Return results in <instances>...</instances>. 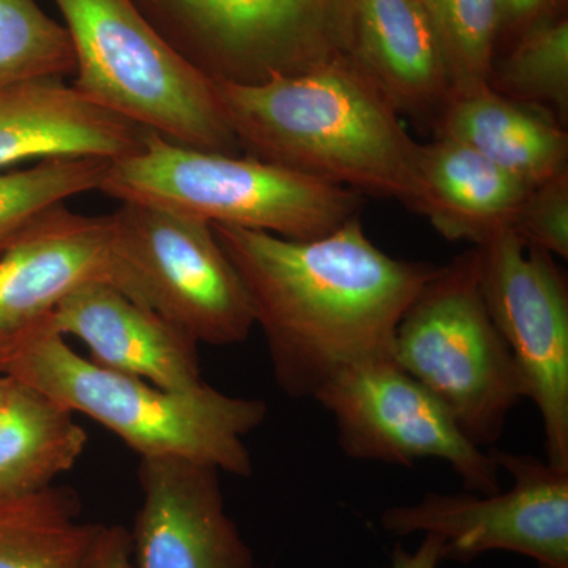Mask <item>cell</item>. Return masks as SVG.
Instances as JSON below:
<instances>
[{
  "label": "cell",
  "mask_w": 568,
  "mask_h": 568,
  "mask_svg": "<svg viewBox=\"0 0 568 568\" xmlns=\"http://www.w3.org/2000/svg\"><path fill=\"white\" fill-rule=\"evenodd\" d=\"M417 211L450 242L481 246L511 230L530 186L463 142L420 144Z\"/></svg>",
  "instance_id": "cell-17"
},
{
  "label": "cell",
  "mask_w": 568,
  "mask_h": 568,
  "mask_svg": "<svg viewBox=\"0 0 568 568\" xmlns=\"http://www.w3.org/2000/svg\"><path fill=\"white\" fill-rule=\"evenodd\" d=\"M511 231L530 248L568 257V171L530 190Z\"/></svg>",
  "instance_id": "cell-25"
},
{
  "label": "cell",
  "mask_w": 568,
  "mask_h": 568,
  "mask_svg": "<svg viewBox=\"0 0 568 568\" xmlns=\"http://www.w3.org/2000/svg\"><path fill=\"white\" fill-rule=\"evenodd\" d=\"M489 85L500 95L547 112L566 125L568 119V21L537 22L514 43Z\"/></svg>",
  "instance_id": "cell-21"
},
{
  "label": "cell",
  "mask_w": 568,
  "mask_h": 568,
  "mask_svg": "<svg viewBox=\"0 0 568 568\" xmlns=\"http://www.w3.org/2000/svg\"><path fill=\"white\" fill-rule=\"evenodd\" d=\"M69 407L3 376L0 384V503L52 487L84 454L88 435Z\"/></svg>",
  "instance_id": "cell-19"
},
{
  "label": "cell",
  "mask_w": 568,
  "mask_h": 568,
  "mask_svg": "<svg viewBox=\"0 0 568 568\" xmlns=\"http://www.w3.org/2000/svg\"><path fill=\"white\" fill-rule=\"evenodd\" d=\"M74 67L69 33L36 0H0V88L62 78Z\"/></svg>",
  "instance_id": "cell-23"
},
{
  "label": "cell",
  "mask_w": 568,
  "mask_h": 568,
  "mask_svg": "<svg viewBox=\"0 0 568 568\" xmlns=\"http://www.w3.org/2000/svg\"><path fill=\"white\" fill-rule=\"evenodd\" d=\"M110 283L194 342L239 345L254 312L212 224L140 203L111 213Z\"/></svg>",
  "instance_id": "cell-7"
},
{
  "label": "cell",
  "mask_w": 568,
  "mask_h": 568,
  "mask_svg": "<svg viewBox=\"0 0 568 568\" xmlns=\"http://www.w3.org/2000/svg\"><path fill=\"white\" fill-rule=\"evenodd\" d=\"M392 358L484 448L503 436L523 388L480 286V248L467 250L422 287L396 327Z\"/></svg>",
  "instance_id": "cell-6"
},
{
  "label": "cell",
  "mask_w": 568,
  "mask_h": 568,
  "mask_svg": "<svg viewBox=\"0 0 568 568\" xmlns=\"http://www.w3.org/2000/svg\"><path fill=\"white\" fill-rule=\"evenodd\" d=\"M50 323L63 338L73 336L84 343L91 361L112 372L166 390L204 384L192 336L134 304L111 283L82 284L63 298Z\"/></svg>",
  "instance_id": "cell-14"
},
{
  "label": "cell",
  "mask_w": 568,
  "mask_h": 568,
  "mask_svg": "<svg viewBox=\"0 0 568 568\" xmlns=\"http://www.w3.org/2000/svg\"><path fill=\"white\" fill-rule=\"evenodd\" d=\"M212 230L245 284L276 384L293 398H315L349 366L394 361L396 327L439 267L377 248L361 215L310 241Z\"/></svg>",
  "instance_id": "cell-1"
},
{
  "label": "cell",
  "mask_w": 568,
  "mask_h": 568,
  "mask_svg": "<svg viewBox=\"0 0 568 568\" xmlns=\"http://www.w3.org/2000/svg\"><path fill=\"white\" fill-rule=\"evenodd\" d=\"M111 215L55 205L0 253V375L3 365L74 290L110 283Z\"/></svg>",
  "instance_id": "cell-12"
},
{
  "label": "cell",
  "mask_w": 568,
  "mask_h": 568,
  "mask_svg": "<svg viewBox=\"0 0 568 568\" xmlns=\"http://www.w3.org/2000/svg\"><path fill=\"white\" fill-rule=\"evenodd\" d=\"M219 474L190 459L141 458L132 568H254L252 549L226 514Z\"/></svg>",
  "instance_id": "cell-13"
},
{
  "label": "cell",
  "mask_w": 568,
  "mask_h": 568,
  "mask_svg": "<svg viewBox=\"0 0 568 568\" xmlns=\"http://www.w3.org/2000/svg\"><path fill=\"white\" fill-rule=\"evenodd\" d=\"M215 88L246 155L417 211L420 142L354 54L260 84Z\"/></svg>",
  "instance_id": "cell-2"
},
{
  "label": "cell",
  "mask_w": 568,
  "mask_h": 568,
  "mask_svg": "<svg viewBox=\"0 0 568 568\" xmlns=\"http://www.w3.org/2000/svg\"><path fill=\"white\" fill-rule=\"evenodd\" d=\"M444 540L436 534H426L416 551L396 545L388 568H437L443 562Z\"/></svg>",
  "instance_id": "cell-28"
},
{
  "label": "cell",
  "mask_w": 568,
  "mask_h": 568,
  "mask_svg": "<svg viewBox=\"0 0 568 568\" xmlns=\"http://www.w3.org/2000/svg\"><path fill=\"white\" fill-rule=\"evenodd\" d=\"M0 384H2V375H0Z\"/></svg>",
  "instance_id": "cell-29"
},
{
  "label": "cell",
  "mask_w": 568,
  "mask_h": 568,
  "mask_svg": "<svg viewBox=\"0 0 568 568\" xmlns=\"http://www.w3.org/2000/svg\"><path fill=\"white\" fill-rule=\"evenodd\" d=\"M491 455L514 478L508 491L426 493L418 503L386 508L381 525L398 537H443L444 560L469 562L484 552L510 551L537 566L568 568V469L534 455Z\"/></svg>",
  "instance_id": "cell-10"
},
{
  "label": "cell",
  "mask_w": 568,
  "mask_h": 568,
  "mask_svg": "<svg viewBox=\"0 0 568 568\" xmlns=\"http://www.w3.org/2000/svg\"><path fill=\"white\" fill-rule=\"evenodd\" d=\"M556 3L558 0H497V43L500 39H514L515 43L537 22L556 17Z\"/></svg>",
  "instance_id": "cell-26"
},
{
  "label": "cell",
  "mask_w": 568,
  "mask_h": 568,
  "mask_svg": "<svg viewBox=\"0 0 568 568\" xmlns=\"http://www.w3.org/2000/svg\"><path fill=\"white\" fill-rule=\"evenodd\" d=\"M50 321L10 355L3 376L99 422L140 458H183L220 473L252 476L245 437L267 416L263 399L226 395L205 383L166 390L112 372L71 349Z\"/></svg>",
  "instance_id": "cell-3"
},
{
  "label": "cell",
  "mask_w": 568,
  "mask_h": 568,
  "mask_svg": "<svg viewBox=\"0 0 568 568\" xmlns=\"http://www.w3.org/2000/svg\"><path fill=\"white\" fill-rule=\"evenodd\" d=\"M354 55L399 114L439 118L452 95L446 58L422 0H354Z\"/></svg>",
  "instance_id": "cell-16"
},
{
  "label": "cell",
  "mask_w": 568,
  "mask_h": 568,
  "mask_svg": "<svg viewBox=\"0 0 568 568\" xmlns=\"http://www.w3.org/2000/svg\"><path fill=\"white\" fill-rule=\"evenodd\" d=\"M537 568H547V567L537 566Z\"/></svg>",
  "instance_id": "cell-30"
},
{
  "label": "cell",
  "mask_w": 568,
  "mask_h": 568,
  "mask_svg": "<svg viewBox=\"0 0 568 568\" xmlns=\"http://www.w3.org/2000/svg\"><path fill=\"white\" fill-rule=\"evenodd\" d=\"M108 166L104 160L51 159L28 170L0 173V253L41 213L99 190Z\"/></svg>",
  "instance_id": "cell-22"
},
{
  "label": "cell",
  "mask_w": 568,
  "mask_h": 568,
  "mask_svg": "<svg viewBox=\"0 0 568 568\" xmlns=\"http://www.w3.org/2000/svg\"><path fill=\"white\" fill-rule=\"evenodd\" d=\"M103 525L81 519L69 488L0 503V568H88Z\"/></svg>",
  "instance_id": "cell-20"
},
{
  "label": "cell",
  "mask_w": 568,
  "mask_h": 568,
  "mask_svg": "<svg viewBox=\"0 0 568 568\" xmlns=\"http://www.w3.org/2000/svg\"><path fill=\"white\" fill-rule=\"evenodd\" d=\"M213 82L260 84L355 51L354 0H136Z\"/></svg>",
  "instance_id": "cell-8"
},
{
  "label": "cell",
  "mask_w": 568,
  "mask_h": 568,
  "mask_svg": "<svg viewBox=\"0 0 568 568\" xmlns=\"http://www.w3.org/2000/svg\"><path fill=\"white\" fill-rule=\"evenodd\" d=\"M88 568H132V537L122 526H103Z\"/></svg>",
  "instance_id": "cell-27"
},
{
  "label": "cell",
  "mask_w": 568,
  "mask_h": 568,
  "mask_svg": "<svg viewBox=\"0 0 568 568\" xmlns=\"http://www.w3.org/2000/svg\"><path fill=\"white\" fill-rule=\"evenodd\" d=\"M148 130L92 102L62 78L0 88V170L51 159L118 162L140 152Z\"/></svg>",
  "instance_id": "cell-15"
},
{
  "label": "cell",
  "mask_w": 568,
  "mask_h": 568,
  "mask_svg": "<svg viewBox=\"0 0 568 568\" xmlns=\"http://www.w3.org/2000/svg\"><path fill=\"white\" fill-rule=\"evenodd\" d=\"M54 2L74 52V89L178 144L241 155L215 82L171 48L136 0Z\"/></svg>",
  "instance_id": "cell-5"
},
{
  "label": "cell",
  "mask_w": 568,
  "mask_h": 568,
  "mask_svg": "<svg viewBox=\"0 0 568 568\" xmlns=\"http://www.w3.org/2000/svg\"><path fill=\"white\" fill-rule=\"evenodd\" d=\"M315 399L334 417L347 457L410 467L440 459L467 491H500L491 452L470 443L446 407L394 361H375L336 373Z\"/></svg>",
  "instance_id": "cell-9"
},
{
  "label": "cell",
  "mask_w": 568,
  "mask_h": 568,
  "mask_svg": "<svg viewBox=\"0 0 568 568\" xmlns=\"http://www.w3.org/2000/svg\"><path fill=\"white\" fill-rule=\"evenodd\" d=\"M480 248V286L514 358L523 396L544 422L549 465L568 469V286L555 256L511 230Z\"/></svg>",
  "instance_id": "cell-11"
},
{
  "label": "cell",
  "mask_w": 568,
  "mask_h": 568,
  "mask_svg": "<svg viewBox=\"0 0 568 568\" xmlns=\"http://www.w3.org/2000/svg\"><path fill=\"white\" fill-rule=\"evenodd\" d=\"M99 192L121 201L310 241L362 215V194L254 156L186 148L148 130L140 152L111 162Z\"/></svg>",
  "instance_id": "cell-4"
},
{
  "label": "cell",
  "mask_w": 568,
  "mask_h": 568,
  "mask_svg": "<svg viewBox=\"0 0 568 568\" xmlns=\"http://www.w3.org/2000/svg\"><path fill=\"white\" fill-rule=\"evenodd\" d=\"M436 134L469 145L530 189L568 171L562 123L489 84L450 95L436 119Z\"/></svg>",
  "instance_id": "cell-18"
},
{
  "label": "cell",
  "mask_w": 568,
  "mask_h": 568,
  "mask_svg": "<svg viewBox=\"0 0 568 568\" xmlns=\"http://www.w3.org/2000/svg\"><path fill=\"white\" fill-rule=\"evenodd\" d=\"M446 58L452 95L489 84L497 47V0H422Z\"/></svg>",
  "instance_id": "cell-24"
}]
</instances>
